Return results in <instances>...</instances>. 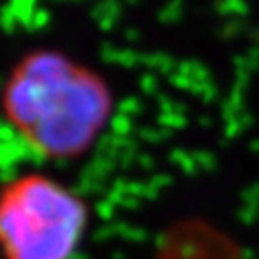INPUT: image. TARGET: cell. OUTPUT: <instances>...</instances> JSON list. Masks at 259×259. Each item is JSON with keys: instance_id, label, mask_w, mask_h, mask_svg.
<instances>
[{"instance_id": "6da1fadb", "label": "cell", "mask_w": 259, "mask_h": 259, "mask_svg": "<svg viewBox=\"0 0 259 259\" xmlns=\"http://www.w3.org/2000/svg\"><path fill=\"white\" fill-rule=\"evenodd\" d=\"M2 108L33 152L73 159L94 146L113 110L106 79L60 50H33L10 71Z\"/></svg>"}, {"instance_id": "7a4b0ae2", "label": "cell", "mask_w": 259, "mask_h": 259, "mask_svg": "<svg viewBox=\"0 0 259 259\" xmlns=\"http://www.w3.org/2000/svg\"><path fill=\"white\" fill-rule=\"evenodd\" d=\"M87 223L81 196L48 175H19L2 192L0 240L6 259H71Z\"/></svg>"}]
</instances>
